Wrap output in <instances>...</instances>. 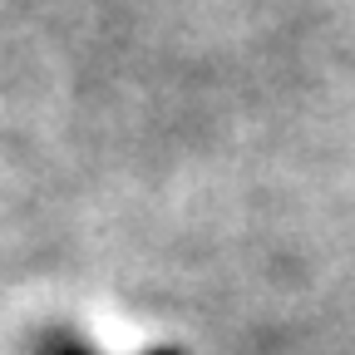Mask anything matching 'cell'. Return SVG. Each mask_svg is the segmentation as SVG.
<instances>
[{"instance_id":"cell-1","label":"cell","mask_w":355,"mask_h":355,"mask_svg":"<svg viewBox=\"0 0 355 355\" xmlns=\"http://www.w3.org/2000/svg\"><path fill=\"white\" fill-rule=\"evenodd\" d=\"M30 355H104V350H94V345H89L84 336H74V331H44ZM139 355H188V350L183 345H148Z\"/></svg>"}]
</instances>
